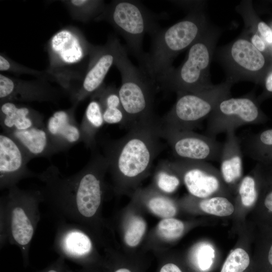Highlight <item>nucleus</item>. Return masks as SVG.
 Listing matches in <instances>:
<instances>
[{"instance_id":"obj_1","label":"nucleus","mask_w":272,"mask_h":272,"mask_svg":"<svg viewBox=\"0 0 272 272\" xmlns=\"http://www.w3.org/2000/svg\"><path fill=\"white\" fill-rule=\"evenodd\" d=\"M108 168L105 157L94 152L87 164L73 175L65 176L51 165L35 176L43 184L39 189L43 202L56 221L82 226L96 242L101 241L104 227L101 211Z\"/></svg>"},{"instance_id":"obj_2","label":"nucleus","mask_w":272,"mask_h":272,"mask_svg":"<svg viewBox=\"0 0 272 272\" xmlns=\"http://www.w3.org/2000/svg\"><path fill=\"white\" fill-rule=\"evenodd\" d=\"M158 132V120L129 128L122 137L107 145L104 156L115 188L135 186L148 174L153 162L163 150Z\"/></svg>"},{"instance_id":"obj_3","label":"nucleus","mask_w":272,"mask_h":272,"mask_svg":"<svg viewBox=\"0 0 272 272\" xmlns=\"http://www.w3.org/2000/svg\"><path fill=\"white\" fill-rule=\"evenodd\" d=\"M210 26L203 10H199L190 12L168 28L159 29L152 35L151 49L146 53L140 69L157 86L174 67L176 56L189 48Z\"/></svg>"},{"instance_id":"obj_4","label":"nucleus","mask_w":272,"mask_h":272,"mask_svg":"<svg viewBox=\"0 0 272 272\" xmlns=\"http://www.w3.org/2000/svg\"><path fill=\"white\" fill-rule=\"evenodd\" d=\"M43 198L39 189L26 190L17 185L0 199V245L17 246L27 260L32 240L40 219Z\"/></svg>"},{"instance_id":"obj_5","label":"nucleus","mask_w":272,"mask_h":272,"mask_svg":"<svg viewBox=\"0 0 272 272\" xmlns=\"http://www.w3.org/2000/svg\"><path fill=\"white\" fill-rule=\"evenodd\" d=\"M91 46L83 33L73 26L58 30L47 42L49 64L45 71L51 81L58 84L71 96L76 91V83H82L85 76L83 72Z\"/></svg>"},{"instance_id":"obj_6","label":"nucleus","mask_w":272,"mask_h":272,"mask_svg":"<svg viewBox=\"0 0 272 272\" xmlns=\"http://www.w3.org/2000/svg\"><path fill=\"white\" fill-rule=\"evenodd\" d=\"M220 34V29L210 26L188 48L185 61L177 68L173 67L157 86L176 94L198 92L213 87L210 65Z\"/></svg>"},{"instance_id":"obj_7","label":"nucleus","mask_w":272,"mask_h":272,"mask_svg":"<svg viewBox=\"0 0 272 272\" xmlns=\"http://www.w3.org/2000/svg\"><path fill=\"white\" fill-rule=\"evenodd\" d=\"M120 73L118 89L121 103L127 118L128 129L133 126L155 122L153 112L157 86L129 59L126 48L120 45L114 63Z\"/></svg>"},{"instance_id":"obj_8","label":"nucleus","mask_w":272,"mask_h":272,"mask_svg":"<svg viewBox=\"0 0 272 272\" xmlns=\"http://www.w3.org/2000/svg\"><path fill=\"white\" fill-rule=\"evenodd\" d=\"M159 17L135 1H113L95 19L109 23L125 39L128 50L138 59L140 64L146 53L142 43L146 33L154 35L159 29Z\"/></svg>"},{"instance_id":"obj_9","label":"nucleus","mask_w":272,"mask_h":272,"mask_svg":"<svg viewBox=\"0 0 272 272\" xmlns=\"http://www.w3.org/2000/svg\"><path fill=\"white\" fill-rule=\"evenodd\" d=\"M232 81H226L198 92L177 94L176 101L171 109L158 119L163 127L178 130H193L207 119L217 104L231 96Z\"/></svg>"},{"instance_id":"obj_10","label":"nucleus","mask_w":272,"mask_h":272,"mask_svg":"<svg viewBox=\"0 0 272 272\" xmlns=\"http://www.w3.org/2000/svg\"><path fill=\"white\" fill-rule=\"evenodd\" d=\"M207 119L206 135L216 138L220 133L235 131L242 125L263 123L267 118L249 94L223 99Z\"/></svg>"},{"instance_id":"obj_11","label":"nucleus","mask_w":272,"mask_h":272,"mask_svg":"<svg viewBox=\"0 0 272 272\" xmlns=\"http://www.w3.org/2000/svg\"><path fill=\"white\" fill-rule=\"evenodd\" d=\"M218 54L226 72L227 79L234 84L242 81L258 83L266 65V59L262 52L243 33L222 47Z\"/></svg>"},{"instance_id":"obj_12","label":"nucleus","mask_w":272,"mask_h":272,"mask_svg":"<svg viewBox=\"0 0 272 272\" xmlns=\"http://www.w3.org/2000/svg\"><path fill=\"white\" fill-rule=\"evenodd\" d=\"M158 132L169 146L175 159L219 162L223 143L216 138L193 130H178L160 126Z\"/></svg>"},{"instance_id":"obj_13","label":"nucleus","mask_w":272,"mask_h":272,"mask_svg":"<svg viewBox=\"0 0 272 272\" xmlns=\"http://www.w3.org/2000/svg\"><path fill=\"white\" fill-rule=\"evenodd\" d=\"M170 163L191 196L202 199L228 194L220 171L209 162L175 159Z\"/></svg>"},{"instance_id":"obj_14","label":"nucleus","mask_w":272,"mask_h":272,"mask_svg":"<svg viewBox=\"0 0 272 272\" xmlns=\"http://www.w3.org/2000/svg\"><path fill=\"white\" fill-rule=\"evenodd\" d=\"M120 45L118 39L112 36L103 45L92 44L86 74L80 87L71 97L73 104L78 105L103 85L109 70L114 65Z\"/></svg>"},{"instance_id":"obj_15","label":"nucleus","mask_w":272,"mask_h":272,"mask_svg":"<svg viewBox=\"0 0 272 272\" xmlns=\"http://www.w3.org/2000/svg\"><path fill=\"white\" fill-rule=\"evenodd\" d=\"M95 241L82 226L64 221H56L53 249L62 258L85 262L97 254Z\"/></svg>"},{"instance_id":"obj_16","label":"nucleus","mask_w":272,"mask_h":272,"mask_svg":"<svg viewBox=\"0 0 272 272\" xmlns=\"http://www.w3.org/2000/svg\"><path fill=\"white\" fill-rule=\"evenodd\" d=\"M62 91L47 80L37 79L25 81L0 74V102L57 101Z\"/></svg>"},{"instance_id":"obj_17","label":"nucleus","mask_w":272,"mask_h":272,"mask_svg":"<svg viewBox=\"0 0 272 272\" xmlns=\"http://www.w3.org/2000/svg\"><path fill=\"white\" fill-rule=\"evenodd\" d=\"M31 158L21 146L11 136L0 134V188L17 185L22 179L35 177L36 173L27 167Z\"/></svg>"},{"instance_id":"obj_18","label":"nucleus","mask_w":272,"mask_h":272,"mask_svg":"<svg viewBox=\"0 0 272 272\" xmlns=\"http://www.w3.org/2000/svg\"><path fill=\"white\" fill-rule=\"evenodd\" d=\"M77 105L69 109L54 112L49 118L46 128L56 152L65 151L77 143L82 142V135L75 119Z\"/></svg>"},{"instance_id":"obj_19","label":"nucleus","mask_w":272,"mask_h":272,"mask_svg":"<svg viewBox=\"0 0 272 272\" xmlns=\"http://www.w3.org/2000/svg\"><path fill=\"white\" fill-rule=\"evenodd\" d=\"M243 151L240 138L231 130L226 133L220 162V172L229 190H237L243 178Z\"/></svg>"},{"instance_id":"obj_20","label":"nucleus","mask_w":272,"mask_h":272,"mask_svg":"<svg viewBox=\"0 0 272 272\" xmlns=\"http://www.w3.org/2000/svg\"><path fill=\"white\" fill-rule=\"evenodd\" d=\"M0 122L5 133L13 130H24L45 125L43 116L38 111L14 102L1 104Z\"/></svg>"},{"instance_id":"obj_21","label":"nucleus","mask_w":272,"mask_h":272,"mask_svg":"<svg viewBox=\"0 0 272 272\" xmlns=\"http://www.w3.org/2000/svg\"><path fill=\"white\" fill-rule=\"evenodd\" d=\"M5 133L12 137L31 159L37 157L50 156L56 153L45 125L24 130H13Z\"/></svg>"},{"instance_id":"obj_22","label":"nucleus","mask_w":272,"mask_h":272,"mask_svg":"<svg viewBox=\"0 0 272 272\" xmlns=\"http://www.w3.org/2000/svg\"><path fill=\"white\" fill-rule=\"evenodd\" d=\"M243 153L257 163L272 166V128L240 139Z\"/></svg>"},{"instance_id":"obj_23","label":"nucleus","mask_w":272,"mask_h":272,"mask_svg":"<svg viewBox=\"0 0 272 272\" xmlns=\"http://www.w3.org/2000/svg\"><path fill=\"white\" fill-rule=\"evenodd\" d=\"M104 123L101 105L97 99L91 97L80 124L82 142L87 148H95L96 134Z\"/></svg>"},{"instance_id":"obj_24","label":"nucleus","mask_w":272,"mask_h":272,"mask_svg":"<svg viewBox=\"0 0 272 272\" xmlns=\"http://www.w3.org/2000/svg\"><path fill=\"white\" fill-rule=\"evenodd\" d=\"M137 195L145 200L148 208L157 216L165 219L173 218L176 214L177 207L175 202L153 188L139 190Z\"/></svg>"},{"instance_id":"obj_25","label":"nucleus","mask_w":272,"mask_h":272,"mask_svg":"<svg viewBox=\"0 0 272 272\" xmlns=\"http://www.w3.org/2000/svg\"><path fill=\"white\" fill-rule=\"evenodd\" d=\"M62 3L75 20L87 22L97 18L104 11L105 3L100 0H71Z\"/></svg>"},{"instance_id":"obj_26","label":"nucleus","mask_w":272,"mask_h":272,"mask_svg":"<svg viewBox=\"0 0 272 272\" xmlns=\"http://www.w3.org/2000/svg\"><path fill=\"white\" fill-rule=\"evenodd\" d=\"M181 181L179 175L172 167L170 160L159 162L154 175V189L164 194L172 193L178 189Z\"/></svg>"},{"instance_id":"obj_27","label":"nucleus","mask_w":272,"mask_h":272,"mask_svg":"<svg viewBox=\"0 0 272 272\" xmlns=\"http://www.w3.org/2000/svg\"><path fill=\"white\" fill-rule=\"evenodd\" d=\"M237 191L240 201L243 207L250 208L256 202L259 193V184L253 169L249 174L242 178Z\"/></svg>"},{"instance_id":"obj_28","label":"nucleus","mask_w":272,"mask_h":272,"mask_svg":"<svg viewBox=\"0 0 272 272\" xmlns=\"http://www.w3.org/2000/svg\"><path fill=\"white\" fill-rule=\"evenodd\" d=\"M198 206L203 212L218 216L227 217L234 211V206L225 195H215L200 199Z\"/></svg>"},{"instance_id":"obj_29","label":"nucleus","mask_w":272,"mask_h":272,"mask_svg":"<svg viewBox=\"0 0 272 272\" xmlns=\"http://www.w3.org/2000/svg\"><path fill=\"white\" fill-rule=\"evenodd\" d=\"M147 223L138 216L131 217L125 227L123 239L129 247H137L141 242L147 230Z\"/></svg>"},{"instance_id":"obj_30","label":"nucleus","mask_w":272,"mask_h":272,"mask_svg":"<svg viewBox=\"0 0 272 272\" xmlns=\"http://www.w3.org/2000/svg\"><path fill=\"white\" fill-rule=\"evenodd\" d=\"M249 263L250 258L248 253L244 249L238 247L228 255L221 272H243Z\"/></svg>"},{"instance_id":"obj_31","label":"nucleus","mask_w":272,"mask_h":272,"mask_svg":"<svg viewBox=\"0 0 272 272\" xmlns=\"http://www.w3.org/2000/svg\"><path fill=\"white\" fill-rule=\"evenodd\" d=\"M0 71L18 75H32L38 79L51 81L49 76L45 71H39L26 67L14 61L2 53L0 55Z\"/></svg>"},{"instance_id":"obj_32","label":"nucleus","mask_w":272,"mask_h":272,"mask_svg":"<svg viewBox=\"0 0 272 272\" xmlns=\"http://www.w3.org/2000/svg\"><path fill=\"white\" fill-rule=\"evenodd\" d=\"M184 229V223L173 217L162 219L157 225L159 234L167 241H174L180 237Z\"/></svg>"},{"instance_id":"obj_33","label":"nucleus","mask_w":272,"mask_h":272,"mask_svg":"<svg viewBox=\"0 0 272 272\" xmlns=\"http://www.w3.org/2000/svg\"><path fill=\"white\" fill-rule=\"evenodd\" d=\"M197 264L202 270H206L212 265L215 252L213 247L208 244L199 245L195 250Z\"/></svg>"},{"instance_id":"obj_34","label":"nucleus","mask_w":272,"mask_h":272,"mask_svg":"<svg viewBox=\"0 0 272 272\" xmlns=\"http://www.w3.org/2000/svg\"><path fill=\"white\" fill-rule=\"evenodd\" d=\"M257 32L266 43L272 44V29L265 22L260 21Z\"/></svg>"},{"instance_id":"obj_35","label":"nucleus","mask_w":272,"mask_h":272,"mask_svg":"<svg viewBox=\"0 0 272 272\" xmlns=\"http://www.w3.org/2000/svg\"><path fill=\"white\" fill-rule=\"evenodd\" d=\"M178 6L190 10V12L202 10L205 2L202 1H172Z\"/></svg>"},{"instance_id":"obj_36","label":"nucleus","mask_w":272,"mask_h":272,"mask_svg":"<svg viewBox=\"0 0 272 272\" xmlns=\"http://www.w3.org/2000/svg\"><path fill=\"white\" fill-rule=\"evenodd\" d=\"M246 36L251 43L260 52H263L266 49V43L260 35L258 33H253Z\"/></svg>"},{"instance_id":"obj_37","label":"nucleus","mask_w":272,"mask_h":272,"mask_svg":"<svg viewBox=\"0 0 272 272\" xmlns=\"http://www.w3.org/2000/svg\"><path fill=\"white\" fill-rule=\"evenodd\" d=\"M43 272H66L63 267V258L60 257L54 264Z\"/></svg>"},{"instance_id":"obj_38","label":"nucleus","mask_w":272,"mask_h":272,"mask_svg":"<svg viewBox=\"0 0 272 272\" xmlns=\"http://www.w3.org/2000/svg\"><path fill=\"white\" fill-rule=\"evenodd\" d=\"M264 89L265 94L263 96H265L266 94H272V72L268 74L265 79Z\"/></svg>"},{"instance_id":"obj_39","label":"nucleus","mask_w":272,"mask_h":272,"mask_svg":"<svg viewBox=\"0 0 272 272\" xmlns=\"http://www.w3.org/2000/svg\"><path fill=\"white\" fill-rule=\"evenodd\" d=\"M160 272H182V271L177 265L168 263L162 267Z\"/></svg>"},{"instance_id":"obj_40","label":"nucleus","mask_w":272,"mask_h":272,"mask_svg":"<svg viewBox=\"0 0 272 272\" xmlns=\"http://www.w3.org/2000/svg\"><path fill=\"white\" fill-rule=\"evenodd\" d=\"M268 259L269 263L272 265V245L270 246L268 252Z\"/></svg>"},{"instance_id":"obj_41","label":"nucleus","mask_w":272,"mask_h":272,"mask_svg":"<svg viewBox=\"0 0 272 272\" xmlns=\"http://www.w3.org/2000/svg\"><path fill=\"white\" fill-rule=\"evenodd\" d=\"M114 272H131V271L127 268H120L117 269Z\"/></svg>"}]
</instances>
